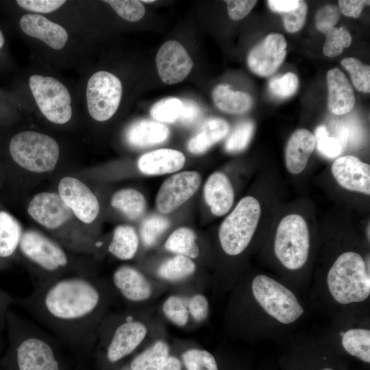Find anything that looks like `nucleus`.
<instances>
[{"label": "nucleus", "mask_w": 370, "mask_h": 370, "mask_svg": "<svg viewBox=\"0 0 370 370\" xmlns=\"http://www.w3.org/2000/svg\"><path fill=\"white\" fill-rule=\"evenodd\" d=\"M201 176L196 171H183L167 178L161 185L156 196V205L162 213H170L197 190Z\"/></svg>", "instance_id": "12"}, {"label": "nucleus", "mask_w": 370, "mask_h": 370, "mask_svg": "<svg viewBox=\"0 0 370 370\" xmlns=\"http://www.w3.org/2000/svg\"><path fill=\"white\" fill-rule=\"evenodd\" d=\"M14 302L57 340L86 349L97 340L106 301L101 285L85 274L36 282Z\"/></svg>", "instance_id": "1"}, {"label": "nucleus", "mask_w": 370, "mask_h": 370, "mask_svg": "<svg viewBox=\"0 0 370 370\" xmlns=\"http://www.w3.org/2000/svg\"><path fill=\"white\" fill-rule=\"evenodd\" d=\"M182 109L176 122L184 126L195 124L201 117L202 112L198 104L190 99H183Z\"/></svg>", "instance_id": "46"}, {"label": "nucleus", "mask_w": 370, "mask_h": 370, "mask_svg": "<svg viewBox=\"0 0 370 370\" xmlns=\"http://www.w3.org/2000/svg\"><path fill=\"white\" fill-rule=\"evenodd\" d=\"M182 101L176 97H167L155 103L150 110L151 116L158 122L173 123L178 119Z\"/></svg>", "instance_id": "36"}, {"label": "nucleus", "mask_w": 370, "mask_h": 370, "mask_svg": "<svg viewBox=\"0 0 370 370\" xmlns=\"http://www.w3.org/2000/svg\"><path fill=\"white\" fill-rule=\"evenodd\" d=\"M19 25L26 34L41 40L56 50L63 48L68 40V33L63 27L41 14H25L21 17Z\"/></svg>", "instance_id": "18"}, {"label": "nucleus", "mask_w": 370, "mask_h": 370, "mask_svg": "<svg viewBox=\"0 0 370 370\" xmlns=\"http://www.w3.org/2000/svg\"><path fill=\"white\" fill-rule=\"evenodd\" d=\"M22 228L16 219L9 213L0 211V258L12 256L19 247Z\"/></svg>", "instance_id": "28"}, {"label": "nucleus", "mask_w": 370, "mask_h": 370, "mask_svg": "<svg viewBox=\"0 0 370 370\" xmlns=\"http://www.w3.org/2000/svg\"><path fill=\"white\" fill-rule=\"evenodd\" d=\"M299 0H269L267 1L270 9L281 14L289 12L295 8Z\"/></svg>", "instance_id": "51"}, {"label": "nucleus", "mask_w": 370, "mask_h": 370, "mask_svg": "<svg viewBox=\"0 0 370 370\" xmlns=\"http://www.w3.org/2000/svg\"><path fill=\"white\" fill-rule=\"evenodd\" d=\"M253 334L257 339L283 336L299 323L306 307L298 291L284 281L264 273L249 284Z\"/></svg>", "instance_id": "2"}, {"label": "nucleus", "mask_w": 370, "mask_h": 370, "mask_svg": "<svg viewBox=\"0 0 370 370\" xmlns=\"http://www.w3.org/2000/svg\"><path fill=\"white\" fill-rule=\"evenodd\" d=\"M9 149L12 159L18 165L36 173L52 171L59 158V147L53 138L32 131L14 136Z\"/></svg>", "instance_id": "8"}, {"label": "nucleus", "mask_w": 370, "mask_h": 370, "mask_svg": "<svg viewBox=\"0 0 370 370\" xmlns=\"http://www.w3.org/2000/svg\"><path fill=\"white\" fill-rule=\"evenodd\" d=\"M328 106L334 114L341 115L350 112L356 102L354 90L345 75L338 68L328 71Z\"/></svg>", "instance_id": "20"}, {"label": "nucleus", "mask_w": 370, "mask_h": 370, "mask_svg": "<svg viewBox=\"0 0 370 370\" xmlns=\"http://www.w3.org/2000/svg\"><path fill=\"white\" fill-rule=\"evenodd\" d=\"M307 11L305 1H299L298 5L295 8L282 14L286 30L290 33L299 31L305 24Z\"/></svg>", "instance_id": "43"}, {"label": "nucleus", "mask_w": 370, "mask_h": 370, "mask_svg": "<svg viewBox=\"0 0 370 370\" xmlns=\"http://www.w3.org/2000/svg\"><path fill=\"white\" fill-rule=\"evenodd\" d=\"M315 148L314 136L306 129L295 130L290 137L285 149V164L292 174H299L306 168Z\"/></svg>", "instance_id": "21"}, {"label": "nucleus", "mask_w": 370, "mask_h": 370, "mask_svg": "<svg viewBox=\"0 0 370 370\" xmlns=\"http://www.w3.org/2000/svg\"><path fill=\"white\" fill-rule=\"evenodd\" d=\"M331 171L336 182L344 188L370 195V165L354 156L338 158Z\"/></svg>", "instance_id": "17"}, {"label": "nucleus", "mask_w": 370, "mask_h": 370, "mask_svg": "<svg viewBox=\"0 0 370 370\" xmlns=\"http://www.w3.org/2000/svg\"><path fill=\"white\" fill-rule=\"evenodd\" d=\"M154 1L153 0H144V1H141L142 3H152Z\"/></svg>", "instance_id": "55"}, {"label": "nucleus", "mask_w": 370, "mask_h": 370, "mask_svg": "<svg viewBox=\"0 0 370 370\" xmlns=\"http://www.w3.org/2000/svg\"><path fill=\"white\" fill-rule=\"evenodd\" d=\"M188 310L195 320L202 321L206 319L208 314V301L203 295H195L190 298Z\"/></svg>", "instance_id": "48"}, {"label": "nucleus", "mask_w": 370, "mask_h": 370, "mask_svg": "<svg viewBox=\"0 0 370 370\" xmlns=\"http://www.w3.org/2000/svg\"><path fill=\"white\" fill-rule=\"evenodd\" d=\"M113 10L123 19L136 22L145 15V8L140 1L137 0H107Z\"/></svg>", "instance_id": "39"}, {"label": "nucleus", "mask_w": 370, "mask_h": 370, "mask_svg": "<svg viewBox=\"0 0 370 370\" xmlns=\"http://www.w3.org/2000/svg\"><path fill=\"white\" fill-rule=\"evenodd\" d=\"M323 34L326 37L323 52L328 57H336L340 55L343 49L349 47L352 43L349 32L343 27H334L325 30Z\"/></svg>", "instance_id": "35"}, {"label": "nucleus", "mask_w": 370, "mask_h": 370, "mask_svg": "<svg viewBox=\"0 0 370 370\" xmlns=\"http://www.w3.org/2000/svg\"><path fill=\"white\" fill-rule=\"evenodd\" d=\"M181 361L175 356H169L157 370H182Z\"/></svg>", "instance_id": "52"}, {"label": "nucleus", "mask_w": 370, "mask_h": 370, "mask_svg": "<svg viewBox=\"0 0 370 370\" xmlns=\"http://www.w3.org/2000/svg\"><path fill=\"white\" fill-rule=\"evenodd\" d=\"M111 204L113 208L131 220L139 219L146 208L144 196L133 188L122 189L115 193L112 196Z\"/></svg>", "instance_id": "29"}, {"label": "nucleus", "mask_w": 370, "mask_h": 370, "mask_svg": "<svg viewBox=\"0 0 370 370\" xmlns=\"http://www.w3.org/2000/svg\"><path fill=\"white\" fill-rule=\"evenodd\" d=\"M122 95V84L114 74L98 71L88 80L86 100L90 115L96 121L110 119L119 106Z\"/></svg>", "instance_id": "11"}, {"label": "nucleus", "mask_w": 370, "mask_h": 370, "mask_svg": "<svg viewBox=\"0 0 370 370\" xmlns=\"http://www.w3.org/2000/svg\"><path fill=\"white\" fill-rule=\"evenodd\" d=\"M112 282L120 295L130 302H140L151 295V286L145 277L136 269L121 266L113 273Z\"/></svg>", "instance_id": "19"}, {"label": "nucleus", "mask_w": 370, "mask_h": 370, "mask_svg": "<svg viewBox=\"0 0 370 370\" xmlns=\"http://www.w3.org/2000/svg\"><path fill=\"white\" fill-rule=\"evenodd\" d=\"M370 1L367 0H341L338 1V10L345 16L358 18L364 6L369 5Z\"/></svg>", "instance_id": "49"}, {"label": "nucleus", "mask_w": 370, "mask_h": 370, "mask_svg": "<svg viewBox=\"0 0 370 370\" xmlns=\"http://www.w3.org/2000/svg\"><path fill=\"white\" fill-rule=\"evenodd\" d=\"M286 41L282 34H270L254 47L247 56V65L255 74L267 77L281 65L286 55Z\"/></svg>", "instance_id": "15"}, {"label": "nucleus", "mask_w": 370, "mask_h": 370, "mask_svg": "<svg viewBox=\"0 0 370 370\" xmlns=\"http://www.w3.org/2000/svg\"><path fill=\"white\" fill-rule=\"evenodd\" d=\"M297 76L288 72L281 77L272 78L269 82V91L275 97L286 99L293 95L298 87Z\"/></svg>", "instance_id": "41"}, {"label": "nucleus", "mask_w": 370, "mask_h": 370, "mask_svg": "<svg viewBox=\"0 0 370 370\" xmlns=\"http://www.w3.org/2000/svg\"><path fill=\"white\" fill-rule=\"evenodd\" d=\"M260 214L259 201L247 196L225 217L219 227V238L227 255L238 256L247 249L256 230Z\"/></svg>", "instance_id": "5"}, {"label": "nucleus", "mask_w": 370, "mask_h": 370, "mask_svg": "<svg viewBox=\"0 0 370 370\" xmlns=\"http://www.w3.org/2000/svg\"><path fill=\"white\" fill-rule=\"evenodd\" d=\"M156 62L158 75L166 84L182 82L193 66V62L188 52L176 40L166 41L160 47Z\"/></svg>", "instance_id": "14"}, {"label": "nucleus", "mask_w": 370, "mask_h": 370, "mask_svg": "<svg viewBox=\"0 0 370 370\" xmlns=\"http://www.w3.org/2000/svg\"><path fill=\"white\" fill-rule=\"evenodd\" d=\"M254 131V124L250 120L238 123L225 143V151L231 153L243 151L251 141Z\"/></svg>", "instance_id": "33"}, {"label": "nucleus", "mask_w": 370, "mask_h": 370, "mask_svg": "<svg viewBox=\"0 0 370 370\" xmlns=\"http://www.w3.org/2000/svg\"><path fill=\"white\" fill-rule=\"evenodd\" d=\"M121 370H131L130 368L129 367H125L123 368H122Z\"/></svg>", "instance_id": "56"}, {"label": "nucleus", "mask_w": 370, "mask_h": 370, "mask_svg": "<svg viewBox=\"0 0 370 370\" xmlns=\"http://www.w3.org/2000/svg\"><path fill=\"white\" fill-rule=\"evenodd\" d=\"M66 1L62 0H18L21 8L36 12L48 13L56 10Z\"/></svg>", "instance_id": "45"}, {"label": "nucleus", "mask_w": 370, "mask_h": 370, "mask_svg": "<svg viewBox=\"0 0 370 370\" xmlns=\"http://www.w3.org/2000/svg\"><path fill=\"white\" fill-rule=\"evenodd\" d=\"M196 265L189 258L176 255L164 261L158 268L160 278L169 281H179L185 279L195 272Z\"/></svg>", "instance_id": "32"}, {"label": "nucleus", "mask_w": 370, "mask_h": 370, "mask_svg": "<svg viewBox=\"0 0 370 370\" xmlns=\"http://www.w3.org/2000/svg\"><path fill=\"white\" fill-rule=\"evenodd\" d=\"M58 192L65 204L82 222L90 223L98 216L99 204L97 197L78 179L62 178L58 185Z\"/></svg>", "instance_id": "13"}, {"label": "nucleus", "mask_w": 370, "mask_h": 370, "mask_svg": "<svg viewBox=\"0 0 370 370\" xmlns=\"http://www.w3.org/2000/svg\"><path fill=\"white\" fill-rule=\"evenodd\" d=\"M196 235L188 227H180L175 230L167 238L164 247L166 250L189 258L199 256V249L196 243Z\"/></svg>", "instance_id": "31"}, {"label": "nucleus", "mask_w": 370, "mask_h": 370, "mask_svg": "<svg viewBox=\"0 0 370 370\" xmlns=\"http://www.w3.org/2000/svg\"><path fill=\"white\" fill-rule=\"evenodd\" d=\"M110 331L99 326L97 340L101 346L107 362L114 365L131 354L143 342L146 334L145 325L132 316L117 321Z\"/></svg>", "instance_id": "9"}, {"label": "nucleus", "mask_w": 370, "mask_h": 370, "mask_svg": "<svg viewBox=\"0 0 370 370\" xmlns=\"http://www.w3.org/2000/svg\"><path fill=\"white\" fill-rule=\"evenodd\" d=\"M164 315L177 326H184L188 319V310L185 301L178 296H171L162 306Z\"/></svg>", "instance_id": "40"}, {"label": "nucleus", "mask_w": 370, "mask_h": 370, "mask_svg": "<svg viewBox=\"0 0 370 370\" xmlns=\"http://www.w3.org/2000/svg\"><path fill=\"white\" fill-rule=\"evenodd\" d=\"M182 359L186 370H219L214 356L206 350L188 349L182 354Z\"/></svg>", "instance_id": "38"}, {"label": "nucleus", "mask_w": 370, "mask_h": 370, "mask_svg": "<svg viewBox=\"0 0 370 370\" xmlns=\"http://www.w3.org/2000/svg\"><path fill=\"white\" fill-rule=\"evenodd\" d=\"M314 136L315 147L323 156L333 158L341 153L342 146L340 140L329 136L325 126H319L315 130Z\"/></svg>", "instance_id": "42"}, {"label": "nucleus", "mask_w": 370, "mask_h": 370, "mask_svg": "<svg viewBox=\"0 0 370 370\" xmlns=\"http://www.w3.org/2000/svg\"><path fill=\"white\" fill-rule=\"evenodd\" d=\"M204 198L215 216H223L230 210L234 198V189L228 177L215 172L208 178L204 188Z\"/></svg>", "instance_id": "22"}, {"label": "nucleus", "mask_w": 370, "mask_h": 370, "mask_svg": "<svg viewBox=\"0 0 370 370\" xmlns=\"http://www.w3.org/2000/svg\"><path fill=\"white\" fill-rule=\"evenodd\" d=\"M228 15L232 20H240L247 16L253 9L257 1L230 0L225 1Z\"/></svg>", "instance_id": "47"}, {"label": "nucleus", "mask_w": 370, "mask_h": 370, "mask_svg": "<svg viewBox=\"0 0 370 370\" xmlns=\"http://www.w3.org/2000/svg\"><path fill=\"white\" fill-rule=\"evenodd\" d=\"M230 126L221 118H210L200 126L187 143L188 150L193 154H201L226 136Z\"/></svg>", "instance_id": "25"}, {"label": "nucleus", "mask_w": 370, "mask_h": 370, "mask_svg": "<svg viewBox=\"0 0 370 370\" xmlns=\"http://www.w3.org/2000/svg\"><path fill=\"white\" fill-rule=\"evenodd\" d=\"M169 225V219L160 215H151L146 218L143 221L140 229L143 245L146 247L153 245Z\"/></svg>", "instance_id": "37"}, {"label": "nucleus", "mask_w": 370, "mask_h": 370, "mask_svg": "<svg viewBox=\"0 0 370 370\" xmlns=\"http://www.w3.org/2000/svg\"><path fill=\"white\" fill-rule=\"evenodd\" d=\"M14 303V299L8 293L0 288V341L2 332L5 328L8 312Z\"/></svg>", "instance_id": "50"}, {"label": "nucleus", "mask_w": 370, "mask_h": 370, "mask_svg": "<svg viewBox=\"0 0 370 370\" xmlns=\"http://www.w3.org/2000/svg\"><path fill=\"white\" fill-rule=\"evenodd\" d=\"M27 212L35 221L48 229L60 227L72 214L60 196L54 193L36 194L30 201Z\"/></svg>", "instance_id": "16"}, {"label": "nucleus", "mask_w": 370, "mask_h": 370, "mask_svg": "<svg viewBox=\"0 0 370 370\" xmlns=\"http://www.w3.org/2000/svg\"><path fill=\"white\" fill-rule=\"evenodd\" d=\"M273 249L278 262L289 273H296L306 266L310 255V238L303 217L291 214L281 220L274 237Z\"/></svg>", "instance_id": "4"}, {"label": "nucleus", "mask_w": 370, "mask_h": 370, "mask_svg": "<svg viewBox=\"0 0 370 370\" xmlns=\"http://www.w3.org/2000/svg\"><path fill=\"white\" fill-rule=\"evenodd\" d=\"M215 106L221 111L234 114H243L252 106L251 97L243 92L234 91L228 84H219L212 91Z\"/></svg>", "instance_id": "26"}, {"label": "nucleus", "mask_w": 370, "mask_h": 370, "mask_svg": "<svg viewBox=\"0 0 370 370\" xmlns=\"http://www.w3.org/2000/svg\"><path fill=\"white\" fill-rule=\"evenodd\" d=\"M138 243V236L133 227L119 225L114 230L108 251L119 259L130 260L137 252Z\"/></svg>", "instance_id": "27"}, {"label": "nucleus", "mask_w": 370, "mask_h": 370, "mask_svg": "<svg viewBox=\"0 0 370 370\" xmlns=\"http://www.w3.org/2000/svg\"><path fill=\"white\" fill-rule=\"evenodd\" d=\"M19 249L25 259L39 271L37 282L66 277L70 259L54 241L34 230L23 233Z\"/></svg>", "instance_id": "7"}, {"label": "nucleus", "mask_w": 370, "mask_h": 370, "mask_svg": "<svg viewBox=\"0 0 370 370\" xmlns=\"http://www.w3.org/2000/svg\"><path fill=\"white\" fill-rule=\"evenodd\" d=\"M184 155L171 149H159L141 156L137 162L138 169L144 174L158 175L174 173L185 164Z\"/></svg>", "instance_id": "23"}, {"label": "nucleus", "mask_w": 370, "mask_h": 370, "mask_svg": "<svg viewBox=\"0 0 370 370\" xmlns=\"http://www.w3.org/2000/svg\"><path fill=\"white\" fill-rule=\"evenodd\" d=\"M29 83L37 106L48 120L63 124L71 119V98L64 85L53 77L38 75L31 76Z\"/></svg>", "instance_id": "10"}, {"label": "nucleus", "mask_w": 370, "mask_h": 370, "mask_svg": "<svg viewBox=\"0 0 370 370\" xmlns=\"http://www.w3.org/2000/svg\"><path fill=\"white\" fill-rule=\"evenodd\" d=\"M169 136V130L164 124L142 119L132 123L125 133L126 140L135 148H145L164 143Z\"/></svg>", "instance_id": "24"}, {"label": "nucleus", "mask_w": 370, "mask_h": 370, "mask_svg": "<svg viewBox=\"0 0 370 370\" xmlns=\"http://www.w3.org/2000/svg\"><path fill=\"white\" fill-rule=\"evenodd\" d=\"M341 64L349 73L354 86L362 92H370V67L355 58H347Z\"/></svg>", "instance_id": "34"}, {"label": "nucleus", "mask_w": 370, "mask_h": 370, "mask_svg": "<svg viewBox=\"0 0 370 370\" xmlns=\"http://www.w3.org/2000/svg\"><path fill=\"white\" fill-rule=\"evenodd\" d=\"M317 370H337V369L336 368H334V367L326 365V366L321 367V368H320V369H319Z\"/></svg>", "instance_id": "53"}, {"label": "nucleus", "mask_w": 370, "mask_h": 370, "mask_svg": "<svg viewBox=\"0 0 370 370\" xmlns=\"http://www.w3.org/2000/svg\"><path fill=\"white\" fill-rule=\"evenodd\" d=\"M340 18V11L334 5H326L319 9L316 14L315 24L317 29L323 33L327 29L335 27Z\"/></svg>", "instance_id": "44"}, {"label": "nucleus", "mask_w": 370, "mask_h": 370, "mask_svg": "<svg viewBox=\"0 0 370 370\" xmlns=\"http://www.w3.org/2000/svg\"><path fill=\"white\" fill-rule=\"evenodd\" d=\"M8 349L4 370H60L56 340L50 333L11 309L6 316Z\"/></svg>", "instance_id": "3"}, {"label": "nucleus", "mask_w": 370, "mask_h": 370, "mask_svg": "<svg viewBox=\"0 0 370 370\" xmlns=\"http://www.w3.org/2000/svg\"><path fill=\"white\" fill-rule=\"evenodd\" d=\"M325 340L350 356L370 363V327L369 311L343 312L334 315Z\"/></svg>", "instance_id": "6"}, {"label": "nucleus", "mask_w": 370, "mask_h": 370, "mask_svg": "<svg viewBox=\"0 0 370 370\" xmlns=\"http://www.w3.org/2000/svg\"><path fill=\"white\" fill-rule=\"evenodd\" d=\"M169 357V347L162 341L137 355L128 366L131 370H157Z\"/></svg>", "instance_id": "30"}, {"label": "nucleus", "mask_w": 370, "mask_h": 370, "mask_svg": "<svg viewBox=\"0 0 370 370\" xmlns=\"http://www.w3.org/2000/svg\"><path fill=\"white\" fill-rule=\"evenodd\" d=\"M3 44H4V38H3L2 32L0 30V48L3 45Z\"/></svg>", "instance_id": "54"}]
</instances>
